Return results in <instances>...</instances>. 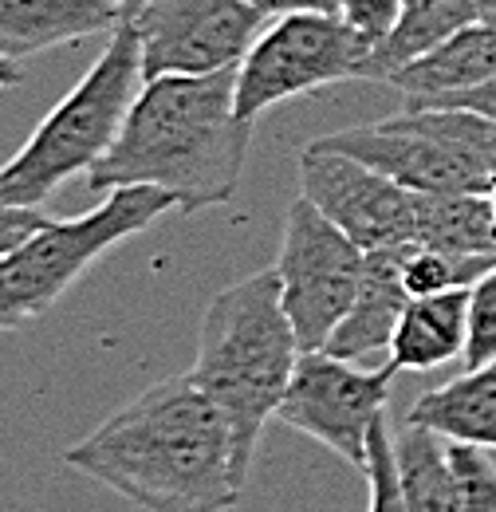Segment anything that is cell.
<instances>
[{
    "label": "cell",
    "mask_w": 496,
    "mask_h": 512,
    "mask_svg": "<svg viewBox=\"0 0 496 512\" xmlns=\"http://www.w3.org/2000/svg\"><path fill=\"white\" fill-rule=\"evenodd\" d=\"M63 465L146 512H229L248 485L229 418L189 375L134 394Z\"/></svg>",
    "instance_id": "cell-1"
},
{
    "label": "cell",
    "mask_w": 496,
    "mask_h": 512,
    "mask_svg": "<svg viewBox=\"0 0 496 512\" xmlns=\"http://www.w3.org/2000/svg\"><path fill=\"white\" fill-rule=\"evenodd\" d=\"M252 127L237 115V67L209 75L146 79L119 142L87 174L91 193L154 186L178 197V209L229 205L241 186Z\"/></svg>",
    "instance_id": "cell-2"
},
{
    "label": "cell",
    "mask_w": 496,
    "mask_h": 512,
    "mask_svg": "<svg viewBox=\"0 0 496 512\" xmlns=\"http://www.w3.org/2000/svg\"><path fill=\"white\" fill-rule=\"evenodd\" d=\"M300 355L304 347L284 312L276 268L252 272L209 300L189 379L229 418L245 477L252 473L268 418H276L288 394Z\"/></svg>",
    "instance_id": "cell-3"
},
{
    "label": "cell",
    "mask_w": 496,
    "mask_h": 512,
    "mask_svg": "<svg viewBox=\"0 0 496 512\" xmlns=\"http://www.w3.org/2000/svg\"><path fill=\"white\" fill-rule=\"evenodd\" d=\"M142 48L138 32L123 24L107 36V48L87 67V75L52 107V115L32 130V138L0 166V201L44 205L75 174H91L95 162L119 142L126 115L142 91Z\"/></svg>",
    "instance_id": "cell-4"
},
{
    "label": "cell",
    "mask_w": 496,
    "mask_h": 512,
    "mask_svg": "<svg viewBox=\"0 0 496 512\" xmlns=\"http://www.w3.org/2000/svg\"><path fill=\"white\" fill-rule=\"evenodd\" d=\"M178 209V197L154 186H119L95 209L71 221H48L20 249L0 256V331L40 320L63 292L115 245L138 237L158 217Z\"/></svg>",
    "instance_id": "cell-5"
},
{
    "label": "cell",
    "mask_w": 496,
    "mask_h": 512,
    "mask_svg": "<svg viewBox=\"0 0 496 512\" xmlns=\"http://www.w3.org/2000/svg\"><path fill=\"white\" fill-rule=\"evenodd\" d=\"M371 44L339 12H288L256 36L237 67V115L256 123L276 103L308 91L367 79Z\"/></svg>",
    "instance_id": "cell-6"
},
{
    "label": "cell",
    "mask_w": 496,
    "mask_h": 512,
    "mask_svg": "<svg viewBox=\"0 0 496 512\" xmlns=\"http://www.w3.org/2000/svg\"><path fill=\"white\" fill-rule=\"evenodd\" d=\"M367 249L351 241L308 197L284 213V241L276 256L280 300L304 351H323L359 296Z\"/></svg>",
    "instance_id": "cell-7"
},
{
    "label": "cell",
    "mask_w": 496,
    "mask_h": 512,
    "mask_svg": "<svg viewBox=\"0 0 496 512\" xmlns=\"http://www.w3.org/2000/svg\"><path fill=\"white\" fill-rule=\"evenodd\" d=\"M398 375L402 371L390 359L386 367L363 371L331 351H304L276 418L288 430L327 446L359 473H367L371 430L378 418H386L390 386Z\"/></svg>",
    "instance_id": "cell-8"
},
{
    "label": "cell",
    "mask_w": 496,
    "mask_h": 512,
    "mask_svg": "<svg viewBox=\"0 0 496 512\" xmlns=\"http://www.w3.org/2000/svg\"><path fill=\"white\" fill-rule=\"evenodd\" d=\"M138 32L142 75H209L241 67L268 20L248 0H146L126 16Z\"/></svg>",
    "instance_id": "cell-9"
},
{
    "label": "cell",
    "mask_w": 496,
    "mask_h": 512,
    "mask_svg": "<svg viewBox=\"0 0 496 512\" xmlns=\"http://www.w3.org/2000/svg\"><path fill=\"white\" fill-rule=\"evenodd\" d=\"M315 142L367 162L414 193H489L496 186L489 166L426 111H398L394 119L335 130Z\"/></svg>",
    "instance_id": "cell-10"
},
{
    "label": "cell",
    "mask_w": 496,
    "mask_h": 512,
    "mask_svg": "<svg viewBox=\"0 0 496 512\" xmlns=\"http://www.w3.org/2000/svg\"><path fill=\"white\" fill-rule=\"evenodd\" d=\"M300 197H308L367 253L386 245H418V193L343 150L323 142L304 146Z\"/></svg>",
    "instance_id": "cell-11"
},
{
    "label": "cell",
    "mask_w": 496,
    "mask_h": 512,
    "mask_svg": "<svg viewBox=\"0 0 496 512\" xmlns=\"http://www.w3.org/2000/svg\"><path fill=\"white\" fill-rule=\"evenodd\" d=\"M414 245H386V249H371L367 264H363V280H359V296L351 304V312L335 327V335L327 339L323 351L363 363L378 351H390L394 327L402 320L410 292H406V256Z\"/></svg>",
    "instance_id": "cell-12"
},
{
    "label": "cell",
    "mask_w": 496,
    "mask_h": 512,
    "mask_svg": "<svg viewBox=\"0 0 496 512\" xmlns=\"http://www.w3.org/2000/svg\"><path fill=\"white\" fill-rule=\"evenodd\" d=\"M119 0H0V52L12 60L111 36L123 24Z\"/></svg>",
    "instance_id": "cell-13"
},
{
    "label": "cell",
    "mask_w": 496,
    "mask_h": 512,
    "mask_svg": "<svg viewBox=\"0 0 496 512\" xmlns=\"http://www.w3.org/2000/svg\"><path fill=\"white\" fill-rule=\"evenodd\" d=\"M469 304L473 288H453L437 296H410L394 327L386 359L398 371H437L453 359H465L469 347Z\"/></svg>",
    "instance_id": "cell-14"
},
{
    "label": "cell",
    "mask_w": 496,
    "mask_h": 512,
    "mask_svg": "<svg viewBox=\"0 0 496 512\" xmlns=\"http://www.w3.org/2000/svg\"><path fill=\"white\" fill-rule=\"evenodd\" d=\"M493 75H496V20L481 16L469 28H461L457 36H449L430 56L406 64L402 71H394L390 87H398L406 95V103H418V99H434V95L477 87V83H485Z\"/></svg>",
    "instance_id": "cell-15"
},
{
    "label": "cell",
    "mask_w": 496,
    "mask_h": 512,
    "mask_svg": "<svg viewBox=\"0 0 496 512\" xmlns=\"http://www.w3.org/2000/svg\"><path fill=\"white\" fill-rule=\"evenodd\" d=\"M406 422L430 426L445 442L496 449V359L414 398Z\"/></svg>",
    "instance_id": "cell-16"
},
{
    "label": "cell",
    "mask_w": 496,
    "mask_h": 512,
    "mask_svg": "<svg viewBox=\"0 0 496 512\" xmlns=\"http://www.w3.org/2000/svg\"><path fill=\"white\" fill-rule=\"evenodd\" d=\"M473 20H481L477 0H406L390 36L382 44H374L371 60H367V79L390 83L394 71L430 56L449 36L469 28Z\"/></svg>",
    "instance_id": "cell-17"
},
{
    "label": "cell",
    "mask_w": 496,
    "mask_h": 512,
    "mask_svg": "<svg viewBox=\"0 0 496 512\" xmlns=\"http://www.w3.org/2000/svg\"><path fill=\"white\" fill-rule=\"evenodd\" d=\"M394 461L406 512H469L457 469L449 461V442L418 422H406L394 434Z\"/></svg>",
    "instance_id": "cell-18"
},
{
    "label": "cell",
    "mask_w": 496,
    "mask_h": 512,
    "mask_svg": "<svg viewBox=\"0 0 496 512\" xmlns=\"http://www.w3.org/2000/svg\"><path fill=\"white\" fill-rule=\"evenodd\" d=\"M418 245L496 256V213L489 193H418Z\"/></svg>",
    "instance_id": "cell-19"
},
{
    "label": "cell",
    "mask_w": 496,
    "mask_h": 512,
    "mask_svg": "<svg viewBox=\"0 0 496 512\" xmlns=\"http://www.w3.org/2000/svg\"><path fill=\"white\" fill-rule=\"evenodd\" d=\"M496 256L481 253H449V249H434V245H414L406 256V292L410 296H437V292H453V288H473Z\"/></svg>",
    "instance_id": "cell-20"
},
{
    "label": "cell",
    "mask_w": 496,
    "mask_h": 512,
    "mask_svg": "<svg viewBox=\"0 0 496 512\" xmlns=\"http://www.w3.org/2000/svg\"><path fill=\"white\" fill-rule=\"evenodd\" d=\"M367 512H406L402 485H398V461L394 438L386 430V418H378L371 430V461H367Z\"/></svg>",
    "instance_id": "cell-21"
},
{
    "label": "cell",
    "mask_w": 496,
    "mask_h": 512,
    "mask_svg": "<svg viewBox=\"0 0 496 512\" xmlns=\"http://www.w3.org/2000/svg\"><path fill=\"white\" fill-rule=\"evenodd\" d=\"M449 461L457 469L465 509L469 512H496V461L485 446L469 442H449Z\"/></svg>",
    "instance_id": "cell-22"
},
{
    "label": "cell",
    "mask_w": 496,
    "mask_h": 512,
    "mask_svg": "<svg viewBox=\"0 0 496 512\" xmlns=\"http://www.w3.org/2000/svg\"><path fill=\"white\" fill-rule=\"evenodd\" d=\"M496 359V264L473 284V304H469V347L465 363L485 367Z\"/></svg>",
    "instance_id": "cell-23"
},
{
    "label": "cell",
    "mask_w": 496,
    "mask_h": 512,
    "mask_svg": "<svg viewBox=\"0 0 496 512\" xmlns=\"http://www.w3.org/2000/svg\"><path fill=\"white\" fill-rule=\"evenodd\" d=\"M402 8H406V0H343L339 16L374 48V44H382L390 36V28L398 24Z\"/></svg>",
    "instance_id": "cell-24"
},
{
    "label": "cell",
    "mask_w": 496,
    "mask_h": 512,
    "mask_svg": "<svg viewBox=\"0 0 496 512\" xmlns=\"http://www.w3.org/2000/svg\"><path fill=\"white\" fill-rule=\"evenodd\" d=\"M406 111H430V107H457V111H477V115H489L496 119V75L477 83V87H465V91H449V95H434V99H418V103H402Z\"/></svg>",
    "instance_id": "cell-25"
},
{
    "label": "cell",
    "mask_w": 496,
    "mask_h": 512,
    "mask_svg": "<svg viewBox=\"0 0 496 512\" xmlns=\"http://www.w3.org/2000/svg\"><path fill=\"white\" fill-rule=\"evenodd\" d=\"M44 225H48V217L36 205H8V201H0V256L20 249Z\"/></svg>",
    "instance_id": "cell-26"
},
{
    "label": "cell",
    "mask_w": 496,
    "mask_h": 512,
    "mask_svg": "<svg viewBox=\"0 0 496 512\" xmlns=\"http://www.w3.org/2000/svg\"><path fill=\"white\" fill-rule=\"evenodd\" d=\"M264 16H288V12H339L343 0H248Z\"/></svg>",
    "instance_id": "cell-27"
},
{
    "label": "cell",
    "mask_w": 496,
    "mask_h": 512,
    "mask_svg": "<svg viewBox=\"0 0 496 512\" xmlns=\"http://www.w3.org/2000/svg\"><path fill=\"white\" fill-rule=\"evenodd\" d=\"M20 83H24V67H20V60H12V56L0 52V91H4V87H20Z\"/></svg>",
    "instance_id": "cell-28"
},
{
    "label": "cell",
    "mask_w": 496,
    "mask_h": 512,
    "mask_svg": "<svg viewBox=\"0 0 496 512\" xmlns=\"http://www.w3.org/2000/svg\"><path fill=\"white\" fill-rule=\"evenodd\" d=\"M477 4H481V16L496 20V0H477Z\"/></svg>",
    "instance_id": "cell-29"
},
{
    "label": "cell",
    "mask_w": 496,
    "mask_h": 512,
    "mask_svg": "<svg viewBox=\"0 0 496 512\" xmlns=\"http://www.w3.org/2000/svg\"><path fill=\"white\" fill-rule=\"evenodd\" d=\"M138 4H146V0H126V16H130V12L138 8Z\"/></svg>",
    "instance_id": "cell-30"
},
{
    "label": "cell",
    "mask_w": 496,
    "mask_h": 512,
    "mask_svg": "<svg viewBox=\"0 0 496 512\" xmlns=\"http://www.w3.org/2000/svg\"><path fill=\"white\" fill-rule=\"evenodd\" d=\"M489 201H493V213H496V186L489 190Z\"/></svg>",
    "instance_id": "cell-31"
},
{
    "label": "cell",
    "mask_w": 496,
    "mask_h": 512,
    "mask_svg": "<svg viewBox=\"0 0 496 512\" xmlns=\"http://www.w3.org/2000/svg\"><path fill=\"white\" fill-rule=\"evenodd\" d=\"M119 4H123V12H126V0H119Z\"/></svg>",
    "instance_id": "cell-32"
}]
</instances>
